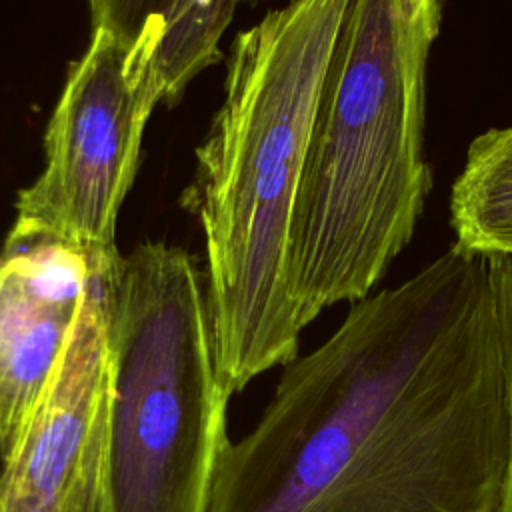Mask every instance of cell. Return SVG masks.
<instances>
[{
    "label": "cell",
    "mask_w": 512,
    "mask_h": 512,
    "mask_svg": "<svg viewBox=\"0 0 512 512\" xmlns=\"http://www.w3.org/2000/svg\"><path fill=\"white\" fill-rule=\"evenodd\" d=\"M492 304L500 340L506 420H508V460L502 486L500 512H512V254H486Z\"/></svg>",
    "instance_id": "10"
},
{
    "label": "cell",
    "mask_w": 512,
    "mask_h": 512,
    "mask_svg": "<svg viewBox=\"0 0 512 512\" xmlns=\"http://www.w3.org/2000/svg\"><path fill=\"white\" fill-rule=\"evenodd\" d=\"M260 0H88L94 30L126 52L128 74L174 102L220 58L218 44L236 10Z\"/></svg>",
    "instance_id": "8"
},
{
    "label": "cell",
    "mask_w": 512,
    "mask_h": 512,
    "mask_svg": "<svg viewBox=\"0 0 512 512\" xmlns=\"http://www.w3.org/2000/svg\"><path fill=\"white\" fill-rule=\"evenodd\" d=\"M158 102L152 84L128 74L118 40L96 28L88 50L70 68L46 128L44 172L20 190L12 228L80 246H116L118 212Z\"/></svg>",
    "instance_id": "5"
},
{
    "label": "cell",
    "mask_w": 512,
    "mask_h": 512,
    "mask_svg": "<svg viewBox=\"0 0 512 512\" xmlns=\"http://www.w3.org/2000/svg\"><path fill=\"white\" fill-rule=\"evenodd\" d=\"M506 460L488 256L454 242L284 364L206 512H500Z\"/></svg>",
    "instance_id": "1"
},
{
    "label": "cell",
    "mask_w": 512,
    "mask_h": 512,
    "mask_svg": "<svg viewBox=\"0 0 512 512\" xmlns=\"http://www.w3.org/2000/svg\"><path fill=\"white\" fill-rule=\"evenodd\" d=\"M352 0H288L242 30L224 102L186 204L206 236V292L216 362L234 396L298 356L288 292L294 208L330 56Z\"/></svg>",
    "instance_id": "2"
},
{
    "label": "cell",
    "mask_w": 512,
    "mask_h": 512,
    "mask_svg": "<svg viewBox=\"0 0 512 512\" xmlns=\"http://www.w3.org/2000/svg\"><path fill=\"white\" fill-rule=\"evenodd\" d=\"M444 0H352L322 82L298 188L288 292L306 328L358 302L410 244L432 174L426 68Z\"/></svg>",
    "instance_id": "3"
},
{
    "label": "cell",
    "mask_w": 512,
    "mask_h": 512,
    "mask_svg": "<svg viewBox=\"0 0 512 512\" xmlns=\"http://www.w3.org/2000/svg\"><path fill=\"white\" fill-rule=\"evenodd\" d=\"M120 268L86 304L0 470V512H108Z\"/></svg>",
    "instance_id": "6"
},
{
    "label": "cell",
    "mask_w": 512,
    "mask_h": 512,
    "mask_svg": "<svg viewBox=\"0 0 512 512\" xmlns=\"http://www.w3.org/2000/svg\"><path fill=\"white\" fill-rule=\"evenodd\" d=\"M450 226L466 250L512 254V124L468 146L450 192Z\"/></svg>",
    "instance_id": "9"
},
{
    "label": "cell",
    "mask_w": 512,
    "mask_h": 512,
    "mask_svg": "<svg viewBox=\"0 0 512 512\" xmlns=\"http://www.w3.org/2000/svg\"><path fill=\"white\" fill-rule=\"evenodd\" d=\"M230 398L200 270L180 248L140 244L112 318L108 512H206Z\"/></svg>",
    "instance_id": "4"
},
{
    "label": "cell",
    "mask_w": 512,
    "mask_h": 512,
    "mask_svg": "<svg viewBox=\"0 0 512 512\" xmlns=\"http://www.w3.org/2000/svg\"><path fill=\"white\" fill-rule=\"evenodd\" d=\"M116 246L10 228L0 250V462L12 452L86 304L120 268Z\"/></svg>",
    "instance_id": "7"
}]
</instances>
